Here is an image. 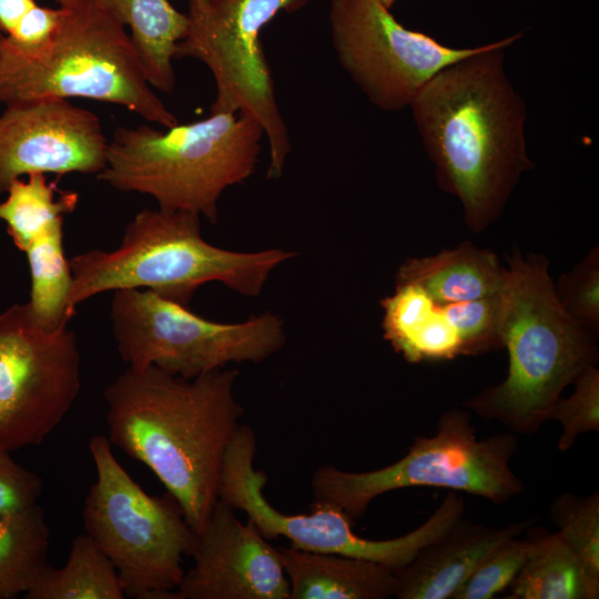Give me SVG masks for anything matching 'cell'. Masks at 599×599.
<instances>
[{
    "label": "cell",
    "instance_id": "1",
    "mask_svg": "<svg viewBox=\"0 0 599 599\" xmlns=\"http://www.w3.org/2000/svg\"><path fill=\"white\" fill-rule=\"evenodd\" d=\"M521 37L483 44L434 75L409 104L438 185L459 200L475 233L500 217L520 176L534 166L525 103L502 65L506 49Z\"/></svg>",
    "mask_w": 599,
    "mask_h": 599
},
{
    "label": "cell",
    "instance_id": "2",
    "mask_svg": "<svg viewBox=\"0 0 599 599\" xmlns=\"http://www.w3.org/2000/svg\"><path fill=\"white\" fill-rule=\"evenodd\" d=\"M235 368L192 379L158 367H128L104 389L108 439L144 464L197 535L219 500L226 449L243 407Z\"/></svg>",
    "mask_w": 599,
    "mask_h": 599
},
{
    "label": "cell",
    "instance_id": "3",
    "mask_svg": "<svg viewBox=\"0 0 599 599\" xmlns=\"http://www.w3.org/2000/svg\"><path fill=\"white\" fill-rule=\"evenodd\" d=\"M501 288V338L508 352L502 382L466 405L516 433L534 434L549 419L564 389L596 365V337L560 305L542 255L512 248Z\"/></svg>",
    "mask_w": 599,
    "mask_h": 599
},
{
    "label": "cell",
    "instance_id": "4",
    "mask_svg": "<svg viewBox=\"0 0 599 599\" xmlns=\"http://www.w3.org/2000/svg\"><path fill=\"white\" fill-rule=\"evenodd\" d=\"M201 216L187 211L144 209L125 227L118 247L91 250L69 258V306L105 292L138 288L189 306L197 288L219 282L250 297L271 273L297 253L281 248L238 252L206 242Z\"/></svg>",
    "mask_w": 599,
    "mask_h": 599
},
{
    "label": "cell",
    "instance_id": "5",
    "mask_svg": "<svg viewBox=\"0 0 599 599\" xmlns=\"http://www.w3.org/2000/svg\"><path fill=\"white\" fill-rule=\"evenodd\" d=\"M163 129L118 126L97 177L121 192L150 195L160 209L216 223L222 193L255 172L262 128L238 113L210 112L200 121Z\"/></svg>",
    "mask_w": 599,
    "mask_h": 599
},
{
    "label": "cell",
    "instance_id": "6",
    "mask_svg": "<svg viewBox=\"0 0 599 599\" xmlns=\"http://www.w3.org/2000/svg\"><path fill=\"white\" fill-rule=\"evenodd\" d=\"M62 10L47 48L24 53L0 33V104L82 98L122 105L170 128L177 118L152 90L126 28L91 0Z\"/></svg>",
    "mask_w": 599,
    "mask_h": 599
},
{
    "label": "cell",
    "instance_id": "7",
    "mask_svg": "<svg viewBox=\"0 0 599 599\" xmlns=\"http://www.w3.org/2000/svg\"><path fill=\"white\" fill-rule=\"evenodd\" d=\"M89 450L97 478L82 511L83 526L114 566L125 597L174 599L196 534L169 494L149 495L122 467L105 435Z\"/></svg>",
    "mask_w": 599,
    "mask_h": 599
},
{
    "label": "cell",
    "instance_id": "8",
    "mask_svg": "<svg viewBox=\"0 0 599 599\" xmlns=\"http://www.w3.org/2000/svg\"><path fill=\"white\" fill-rule=\"evenodd\" d=\"M517 446L514 433L478 439L468 412L451 408L439 418L434 436H416L407 454L386 467L362 473L318 467L311 481L314 499L341 508L354 521L378 496L419 486L504 504L525 490L510 467Z\"/></svg>",
    "mask_w": 599,
    "mask_h": 599
},
{
    "label": "cell",
    "instance_id": "9",
    "mask_svg": "<svg viewBox=\"0 0 599 599\" xmlns=\"http://www.w3.org/2000/svg\"><path fill=\"white\" fill-rule=\"evenodd\" d=\"M110 308L115 345L128 367L154 366L186 379L231 363H261L286 341L283 319L271 312L220 323L138 288L113 292Z\"/></svg>",
    "mask_w": 599,
    "mask_h": 599
},
{
    "label": "cell",
    "instance_id": "10",
    "mask_svg": "<svg viewBox=\"0 0 599 599\" xmlns=\"http://www.w3.org/2000/svg\"><path fill=\"white\" fill-rule=\"evenodd\" d=\"M309 0H209L189 10V28L174 59L201 61L211 71L216 94L211 113L232 112L254 120L268 145V179H277L292 151L262 43V30L280 13Z\"/></svg>",
    "mask_w": 599,
    "mask_h": 599
},
{
    "label": "cell",
    "instance_id": "11",
    "mask_svg": "<svg viewBox=\"0 0 599 599\" xmlns=\"http://www.w3.org/2000/svg\"><path fill=\"white\" fill-rule=\"evenodd\" d=\"M255 454V434L241 425L224 456L219 499L245 512L247 522L265 539L283 537L296 549L362 558L396 571L464 517L465 500L450 490L432 516L413 531L393 539H366L355 534L352 518L326 501L314 499L305 514L278 511L264 495L267 476L254 467Z\"/></svg>",
    "mask_w": 599,
    "mask_h": 599
},
{
    "label": "cell",
    "instance_id": "12",
    "mask_svg": "<svg viewBox=\"0 0 599 599\" xmlns=\"http://www.w3.org/2000/svg\"><path fill=\"white\" fill-rule=\"evenodd\" d=\"M80 389V351L68 326H41L27 303L0 313V447L40 445Z\"/></svg>",
    "mask_w": 599,
    "mask_h": 599
},
{
    "label": "cell",
    "instance_id": "13",
    "mask_svg": "<svg viewBox=\"0 0 599 599\" xmlns=\"http://www.w3.org/2000/svg\"><path fill=\"white\" fill-rule=\"evenodd\" d=\"M328 21L339 64L384 111L408 106L434 75L483 47L441 44L404 27L377 0H331Z\"/></svg>",
    "mask_w": 599,
    "mask_h": 599
},
{
    "label": "cell",
    "instance_id": "14",
    "mask_svg": "<svg viewBox=\"0 0 599 599\" xmlns=\"http://www.w3.org/2000/svg\"><path fill=\"white\" fill-rule=\"evenodd\" d=\"M109 139L98 115L64 99L4 105L0 113V194L28 175L99 174Z\"/></svg>",
    "mask_w": 599,
    "mask_h": 599
},
{
    "label": "cell",
    "instance_id": "15",
    "mask_svg": "<svg viewBox=\"0 0 599 599\" xmlns=\"http://www.w3.org/2000/svg\"><path fill=\"white\" fill-rule=\"evenodd\" d=\"M174 599H290L277 547L221 499L196 535Z\"/></svg>",
    "mask_w": 599,
    "mask_h": 599
},
{
    "label": "cell",
    "instance_id": "16",
    "mask_svg": "<svg viewBox=\"0 0 599 599\" xmlns=\"http://www.w3.org/2000/svg\"><path fill=\"white\" fill-rule=\"evenodd\" d=\"M530 521L501 528L460 518L437 540L424 547L404 568L394 571L398 599H448L485 557L509 538L520 536Z\"/></svg>",
    "mask_w": 599,
    "mask_h": 599
},
{
    "label": "cell",
    "instance_id": "17",
    "mask_svg": "<svg viewBox=\"0 0 599 599\" xmlns=\"http://www.w3.org/2000/svg\"><path fill=\"white\" fill-rule=\"evenodd\" d=\"M290 599H386L395 597L394 571L377 562L277 547Z\"/></svg>",
    "mask_w": 599,
    "mask_h": 599
},
{
    "label": "cell",
    "instance_id": "18",
    "mask_svg": "<svg viewBox=\"0 0 599 599\" xmlns=\"http://www.w3.org/2000/svg\"><path fill=\"white\" fill-rule=\"evenodd\" d=\"M507 268L498 256L470 241L424 257H409L395 282L419 285L437 304L479 300L498 294Z\"/></svg>",
    "mask_w": 599,
    "mask_h": 599
},
{
    "label": "cell",
    "instance_id": "19",
    "mask_svg": "<svg viewBox=\"0 0 599 599\" xmlns=\"http://www.w3.org/2000/svg\"><path fill=\"white\" fill-rule=\"evenodd\" d=\"M106 9L125 28L136 48L151 87L172 93L176 80L173 60L189 28V16L169 0H91Z\"/></svg>",
    "mask_w": 599,
    "mask_h": 599
},
{
    "label": "cell",
    "instance_id": "20",
    "mask_svg": "<svg viewBox=\"0 0 599 599\" xmlns=\"http://www.w3.org/2000/svg\"><path fill=\"white\" fill-rule=\"evenodd\" d=\"M530 539L528 555L509 586L508 599H597L593 577L559 531Z\"/></svg>",
    "mask_w": 599,
    "mask_h": 599
},
{
    "label": "cell",
    "instance_id": "21",
    "mask_svg": "<svg viewBox=\"0 0 599 599\" xmlns=\"http://www.w3.org/2000/svg\"><path fill=\"white\" fill-rule=\"evenodd\" d=\"M23 597L123 599L125 593L110 559L88 534H82L73 539L64 565H47Z\"/></svg>",
    "mask_w": 599,
    "mask_h": 599
},
{
    "label": "cell",
    "instance_id": "22",
    "mask_svg": "<svg viewBox=\"0 0 599 599\" xmlns=\"http://www.w3.org/2000/svg\"><path fill=\"white\" fill-rule=\"evenodd\" d=\"M4 194L0 201V221L21 252L34 237L62 227L64 216L79 202L77 192L59 190L42 173L13 181Z\"/></svg>",
    "mask_w": 599,
    "mask_h": 599
},
{
    "label": "cell",
    "instance_id": "23",
    "mask_svg": "<svg viewBox=\"0 0 599 599\" xmlns=\"http://www.w3.org/2000/svg\"><path fill=\"white\" fill-rule=\"evenodd\" d=\"M50 527L33 505L0 514V599L24 595L48 565Z\"/></svg>",
    "mask_w": 599,
    "mask_h": 599
},
{
    "label": "cell",
    "instance_id": "24",
    "mask_svg": "<svg viewBox=\"0 0 599 599\" xmlns=\"http://www.w3.org/2000/svg\"><path fill=\"white\" fill-rule=\"evenodd\" d=\"M23 253L30 274L27 304L34 318L49 329L68 326L74 314L69 306L72 273L63 247V227L34 237Z\"/></svg>",
    "mask_w": 599,
    "mask_h": 599
},
{
    "label": "cell",
    "instance_id": "25",
    "mask_svg": "<svg viewBox=\"0 0 599 599\" xmlns=\"http://www.w3.org/2000/svg\"><path fill=\"white\" fill-rule=\"evenodd\" d=\"M550 514L559 534L586 569L599 578V495L562 494L551 505Z\"/></svg>",
    "mask_w": 599,
    "mask_h": 599
},
{
    "label": "cell",
    "instance_id": "26",
    "mask_svg": "<svg viewBox=\"0 0 599 599\" xmlns=\"http://www.w3.org/2000/svg\"><path fill=\"white\" fill-rule=\"evenodd\" d=\"M384 338L403 355L414 337L430 319L438 304L417 284L396 282L390 295L379 302Z\"/></svg>",
    "mask_w": 599,
    "mask_h": 599
},
{
    "label": "cell",
    "instance_id": "27",
    "mask_svg": "<svg viewBox=\"0 0 599 599\" xmlns=\"http://www.w3.org/2000/svg\"><path fill=\"white\" fill-rule=\"evenodd\" d=\"M500 292L479 300L439 304L460 337L464 355H478L502 347Z\"/></svg>",
    "mask_w": 599,
    "mask_h": 599
},
{
    "label": "cell",
    "instance_id": "28",
    "mask_svg": "<svg viewBox=\"0 0 599 599\" xmlns=\"http://www.w3.org/2000/svg\"><path fill=\"white\" fill-rule=\"evenodd\" d=\"M562 308L597 338L599 333V247L593 246L555 284Z\"/></svg>",
    "mask_w": 599,
    "mask_h": 599
},
{
    "label": "cell",
    "instance_id": "29",
    "mask_svg": "<svg viewBox=\"0 0 599 599\" xmlns=\"http://www.w3.org/2000/svg\"><path fill=\"white\" fill-rule=\"evenodd\" d=\"M518 537L489 552L453 598L490 599L508 588L524 566L530 546L529 538Z\"/></svg>",
    "mask_w": 599,
    "mask_h": 599
},
{
    "label": "cell",
    "instance_id": "30",
    "mask_svg": "<svg viewBox=\"0 0 599 599\" xmlns=\"http://www.w3.org/2000/svg\"><path fill=\"white\" fill-rule=\"evenodd\" d=\"M572 384L573 392L560 397L549 415L562 426L558 440L562 451L571 448L579 435L599 430V369L596 365L587 367Z\"/></svg>",
    "mask_w": 599,
    "mask_h": 599
},
{
    "label": "cell",
    "instance_id": "31",
    "mask_svg": "<svg viewBox=\"0 0 599 599\" xmlns=\"http://www.w3.org/2000/svg\"><path fill=\"white\" fill-rule=\"evenodd\" d=\"M42 489V479L18 464L11 451L0 447V514L20 511L38 504Z\"/></svg>",
    "mask_w": 599,
    "mask_h": 599
},
{
    "label": "cell",
    "instance_id": "32",
    "mask_svg": "<svg viewBox=\"0 0 599 599\" xmlns=\"http://www.w3.org/2000/svg\"><path fill=\"white\" fill-rule=\"evenodd\" d=\"M61 8L42 7L38 3L21 19L14 30L4 35L18 50L38 53L49 45L60 24Z\"/></svg>",
    "mask_w": 599,
    "mask_h": 599
},
{
    "label": "cell",
    "instance_id": "33",
    "mask_svg": "<svg viewBox=\"0 0 599 599\" xmlns=\"http://www.w3.org/2000/svg\"><path fill=\"white\" fill-rule=\"evenodd\" d=\"M35 4V0H0V33L9 35Z\"/></svg>",
    "mask_w": 599,
    "mask_h": 599
},
{
    "label": "cell",
    "instance_id": "34",
    "mask_svg": "<svg viewBox=\"0 0 599 599\" xmlns=\"http://www.w3.org/2000/svg\"><path fill=\"white\" fill-rule=\"evenodd\" d=\"M209 0H190V8L202 9L205 7Z\"/></svg>",
    "mask_w": 599,
    "mask_h": 599
},
{
    "label": "cell",
    "instance_id": "35",
    "mask_svg": "<svg viewBox=\"0 0 599 599\" xmlns=\"http://www.w3.org/2000/svg\"><path fill=\"white\" fill-rule=\"evenodd\" d=\"M72 1L73 0H57V2L59 3V7L68 6Z\"/></svg>",
    "mask_w": 599,
    "mask_h": 599
}]
</instances>
